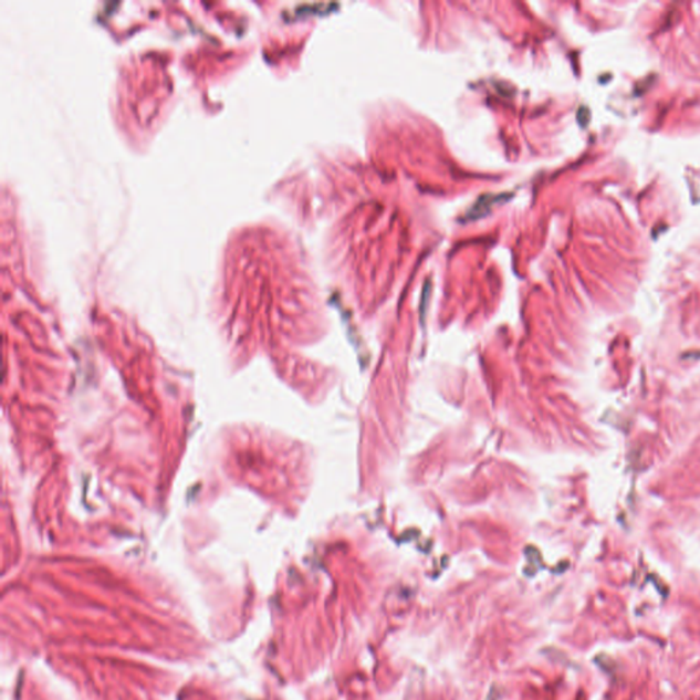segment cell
Here are the masks:
<instances>
[{"label":"cell","instance_id":"1","mask_svg":"<svg viewBox=\"0 0 700 700\" xmlns=\"http://www.w3.org/2000/svg\"><path fill=\"white\" fill-rule=\"evenodd\" d=\"M512 195L502 194V195H484L480 196L479 200L471 207V210L468 211L466 219L467 221H477V219L488 216L497 202L506 201L511 199Z\"/></svg>","mask_w":700,"mask_h":700}]
</instances>
